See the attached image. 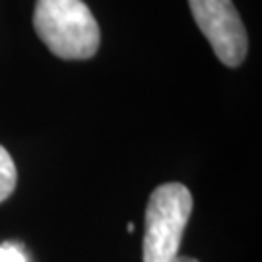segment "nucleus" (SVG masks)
I'll list each match as a JSON object with an SVG mask.
<instances>
[{"label": "nucleus", "mask_w": 262, "mask_h": 262, "mask_svg": "<svg viewBox=\"0 0 262 262\" xmlns=\"http://www.w3.org/2000/svg\"><path fill=\"white\" fill-rule=\"evenodd\" d=\"M171 262H198L196 258H190V256H175Z\"/></svg>", "instance_id": "423d86ee"}, {"label": "nucleus", "mask_w": 262, "mask_h": 262, "mask_svg": "<svg viewBox=\"0 0 262 262\" xmlns=\"http://www.w3.org/2000/svg\"><path fill=\"white\" fill-rule=\"evenodd\" d=\"M33 26L53 55L64 60L92 58L101 33L84 0H37Z\"/></svg>", "instance_id": "f257e3e1"}, {"label": "nucleus", "mask_w": 262, "mask_h": 262, "mask_svg": "<svg viewBox=\"0 0 262 262\" xmlns=\"http://www.w3.org/2000/svg\"><path fill=\"white\" fill-rule=\"evenodd\" d=\"M192 214V194L181 183L159 185L146 206L142 241L144 262H171L179 256L181 239Z\"/></svg>", "instance_id": "f03ea898"}, {"label": "nucleus", "mask_w": 262, "mask_h": 262, "mask_svg": "<svg viewBox=\"0 0 262 262\" xmlns=\"http://www.w3.org/2000/svg\"><path fill=\"white\" fill-rule=\"evenodd\" d=\"M192 18L225 66H239L247 56L249 39L231 0H188Z\"/></svg>", "instance_id": "7ed1b4c3"}, {"label": "nucleus", "mask_w": 262, "mask_h": 262, "mask_svg": "<svg viewBox=\"0 0 262 262\" xmlns=\"http://www.w3.org/2000/svg\"><path fill=\"white\" fill-rule=\"evenodd\" d=\"M16 181H18L16 163H14L12 156L6 151V148L0 146V202H4L14 192Z\"/></svg>", "instance_id": "20e7f679"}, {"label": "nucleus", "mask_w": 262, "mask_h": 262, "mask_svg": "<svg viewBox=\"0 0 262 262\" xmlns=\"http://www.w3.org/2000/svg\"><path fill=\"white\" fill-rule=\"evenodd\" d=\"M0 262H28V256L18 243L0 245Z\"/></svg>", "instance_id": "39448f33"}, {"label": "nucleus", "mask_w": 262, "mask_h": 262, "mask_svg": "<svg viewBox=\"0 0 262 262\" xmlns=\"http://www.w3.org/2000/svg\"><path fill=\"white\" fill-rule=\"evenodd\" d=\"M126 231H128V233H132V231H134V224H128V225H126Z\"/></svg>", "instance_id": "0eeeda50"}]
</instances>
